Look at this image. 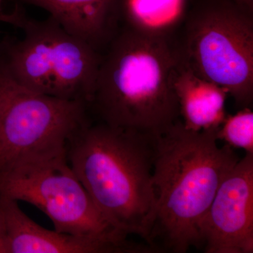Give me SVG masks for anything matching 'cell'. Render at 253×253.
I'll use <instances>...</instances> for the list:
<instances>
[{
    "mask_svg": "<svg viewBox=\"0 0 253 253\" xmlns=\"http://www.w3.org/2000/svg\"><path fill=\"white\" fill-rule=\"evenodd\" d=\"M206 253H253V154L246 153L221 183L201 226Z\"/></svg>",
    "mask_w": 253,
    "mask_h": 253,
    "instance_id": "obj_8",
    "label": "cell"
},
{
    "mask_svg": "<svg viewBox=\"0 0 253 253\" xmlns=\"http://www.w3.org/2000/svg\"><path fill=\"white\" fill-rule=\"evenodd\" d=\"M172 83L183 126L197 132L218 131L228 116L225 109L227 91L194 73L179 52Z\"/></svg>",
    "mask_w": 253,
    "mask_h": 253,
    "instance_id": "obj_11",
    "label": "cell"
},
{
    "mask_svg": "<svg viewBox=\"0 0 253 253\" xmlns=\"http://www.w3.org/2000/svg\"><path fill=\"white\" fill-rule=\"evenodd\" d=\"M156 138L90 121L66 145L68 163L100 212L145 244L155 212Z\"/></svg>",
    "mask_w": 253,
    "mask_h": 253,
    "instance_id": "obj_3",
    "label": "cell"
},
{
    "mask_svg": "<svg viewBox=\"0 0 253 253\" xmlns=\"http://www.w3.org/2000/svg\"><path fill=\"white\" fill-rule=\"evenodd\" d=\"M175 44L121 26L101 54L88 103L96 122L158 137L179 120L173 74Z\"/></svg>",
    "mask_w": 253,
    "mask_h": 253,
    "instance_id": "obj_2",
    "label": "cell"
},
{
    "mask_svg": "<svg viewBox=\"0 0 253 253\" xmlns=\"http://www.w3.org/2000/svg\"><path fill=\"white\" fill-rule=\"evenodd\" d=\"M0 253H9L7 229L2 208L0 205Z\"/></svg>",
    "mask_w": 253,
    "mask_h": 253,
    "instance_id": "obj_14",
    "label": "cell"
},
{
    "mask_svg": "<svg viewBox=\"0 0 253 253\" xmlns=\"http://www.w3.org/2000/svg\"><path fill=\"white\" fill-rule=\"evenodd\" d=\"M4 0H0V14L2 12V6L4 4Z\"/></svg>",
    "mask_w": 253,
    "mask_h": 253,
    "instance_id": "obj_16",
    "label": "cell"
},
{
    "mask_svg": "<svg viewBox=\"0 0 253 253\" xmlns=\"http://www.w3.org/2000/svg\"><path fill=\"white\" fill-rule=\"evenodd\" d=\"M49 12L68 33L102 54L121 27L122 0H11Z\"/></svg>",
    "mask_w": 253,
    "mask_h": 253,
    "instance_id": "obj_10",
    "label": "cell"
},
{
    "mask_svg": "<svg viewBox=\"0 0 253 253\" xmlns=\"http://www.w3.org/2000/svg\"><path fill=\"white\" fill-rule=\"evenodd\" d=\"M91 116L86 102L20 85L0 68V171L66 150Z\"/></svg>",
    "mask_w": 253,
    "mask_h": 253,
    "instance_id": "obj_7",
    "label": "cell"
},
{
    "mask_svg": "<svg viewBox=\"0 0 253 253\" xmlns=\"http://www.w3.org/2000/svg\"><path fill=\"white\" fill-rule=\"evenodd\" d=\"M181 59L224 88L239 109L253 101V14L231 0H192L175 42Z\"/></svg>",
    "mask_w": 253,
    "mask_h": 253,
    "instance_id": "obj_5",
    "label": "cell"
},
{
    "mask_svg": "<svg viewBox=\"0 0 253 253\" xmlns=\"http://www.w3.org/2000/svg\"><path fill=\"white\" fill-rule=\"evenodd\" d=\"M0 196L36 206L59 232L136 245L95 206L70 166L66 150L0 171Z\"/></svg>",
    "mask_w": 253,
    "mask_h": 253,
    "instance_id": "obj_6",
    "label": "cell"
},
{
    "mask_svg": "<svg viewBox=\"0 0 253 253\" xmlns=\"http://www.w3.org/2000/svg\"><path fill=\"white\" fill-rule=\"evenodd\" d=\"M217 131H193L178 121L156 138L154 220L146 244L153 252L201 247V226L218 188L240 158L219 146Z\"/></svg>",
    "mask_w": 253,
    "mask_h": 253,
    "instance_id": "obj_1",
    "label": "cell"
},
{
    "mask_svg": "<svg viewBox=\"0 0 253 253\" xmlns=\"http://www.w3.org/2000/svg\"><path fill=\"white\" fill-rule=\"evenodd\" d=\"M218 140L225 141L231 148L253 154V113L251 108L240 109L226 116L217 133Z\"/></svg>",
    "mask_w": 253,
    "mask_h": 253,
    "instance_id": "obj_13",
    "label": "cell"
},
{
    "mask_svg": "<svg viewBox=\"0 0 253 253\" xmlns=\"http://www.w3.org/2000/svg\"><path fill=\"white\" fill-rule=\"evenodd\" d=\"M192 0H122L121 26L141 36L175 43Z\"/></svg>",
    "mask_w": 253,
    "mask_h": 253,
    "instance_id": "obj_12",
    "label": "cell"
},
{
    "mask_svg": "<svg viewBox=\"0 0 253 253\" xmlns=\"http://www.w3.org/2000/svg\"><path fill=\"white\" fill-rule=\"evenodd\" d=\"M0 22L23 32V38L6 36L0 42V68L13 81L36 92L88 105L101 53L51 16L41 21L28 16L19 3L10 12L2 11Z\"/></svg>",
    "mask_w": 253,
    "mask_h": 253,
    "instance_id": "obj_4",
    "label": "cell"
},
{
    "mask_svg": "<svg viewBox=\"0 0 253 253\" xmlns=\"http://www.w3.org/2000/svg\"><path fill=\"white\" fill-rule=\"evenodd\" d=\"M246 12L253 14V0H231Z\"/></svg>",
    "mask_w": 253,
    "mask_h": 253,
    "instance_id": "obj_15",
    "label": "cell"
},
{
    "mask_svg": "<svg viewBox=\"0 0 253 253\" xmlns=\"http://www.w3.org/2000/svg\"><path fill=\"white\" fill-rule=\"evenodd\" d=\"M17 201L0 196L9 253H141L137 246L46 229L31 219Z\"/></svg>",
    "mask_w": 253,
    "mask_h": 253,
    "instance_id": "obj_9",
    "label": "cell"
}]
</instances>
